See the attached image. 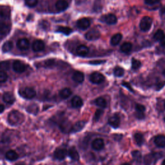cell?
Returning a JSON list of instances; mask_svg holds the SVG:
<instances>
[{"label":"cell","mask_w":165,"mask_h":165,"mask_svg":"<svg viewBox=\"0 0 165 165\" xmlns=\"http://www.w3.org/2000/svg\"><path fill=\"white\" fill-rule=\"evenodd\" d=\"M124 70L121 67H115L114 70V74L115 76L116 77H121L124 75Z\"/></svg>","instance_id":"obj_35"},{"label":"cell","mask_w":165,"mask_h":165,"mask_svg":"<svg viewBox=\"0 0 165 165\" xmlns=\"http://www.w3.org/2000/svg\"><path fill=\"white\" fill-rule=\"evenodd\" d=\"M135 141L137 145L141 146L144 143V137L142 134L141 133H137L134 136Z\"/></svg>","instance_id":"obj_31"},{"label":"cell","mask_w":165,"mask_h":165,"mask_svg":"<svg viewBox=\"0 0 165 165\" xmlns=\"http://www.w3.org/2000/svg\"><path fill=\"white\" fill-rule=\"evenodd\" d=\"M12 67L13 70L17 73H23L27 69L26 65L18 60H16L13 63Z\"/></svg>","instance_id":"obj_5"},{"label":"cell","mask_w":165,"mask_h":165,"mask_svg":"<svg viewBox=\"0 0 165 165\" xmlns=\"http://www.w3.org/2000/svg\"><path fill=\"white\" fill-rule=\"evenodd\" d=\"M132 43L129 42H126L124 43L121 45L120 50L123 53H128L132 50Z\"/></svg>","instance_id":"obj_28"},{"label":"cell","mask_w":165,"mask_h":165,"mask_svg":"<svg viewBox=\"0 0 165 165\" xmlns=\"http://www.w3.org/2000/svg\"><path fill=\"white\" fill-rule=\"evenodd\" d=\"M5 157L7 159L11 161H16L18 158V154L14 150H9L6 153Z\"/></svg>","instance_id":"obj_25"},{"label":"cell","mask_w":165,"mask_h":165,"mask_svg":"<svg viewBox=\"0 0 165 165\" xmlns=\"http://www.w3.org/2000/svg\"><path fill=\"white\" fill-rule=\"evenodd\" d=\"M122 38H123V36L121 34H120V33H118V34H115V35H114L112 38H111V41H110L112 45L113 46L118 45L120 43V41H121Z\"/></svg>","instance_id":"obj_26"},{"label":"cell","mask_w":165,"mask_h":165,"mask_svg":"<svg viewBox=\"0 0 165 165\" xmlns=\"http://www.w3.org/2000/svg\"><path fill=\"white\" fill-rule=\"evenodd\" d=\"M20 94L24 98L27 99V100H31L36 96V92L34 88L25 87L20 90Z\"/></svg>","instance_id":"obj_2"},{"label":"cell","mask_w":165,"mask_h":165,"mask_svg":"<svg viewBox=\"0 0 165 165\" xmlns=\"http://www.w3.org/2000/svg\"><path fill=\"white\" fill-rule=\"evenodd\" d=\"M132 157L134 159L135 161H137V162H139L140 161H141V154L140 153L139 151H134L132 152Z\"/></svg>","instance_id":"obj_37"},{"label":"cell","mask_w":165,"mask_h":165,"mask_svg":"<svg viewBox=\"0 0 165 165\" xmlns=\"http://www.w3.org/2000/svg\"><path fill=\"white\" fill-rule=\"evenodd\" d=\"M85 125V122L83 121H80L77 122L75 125H73L70 131V133H75L81 131Z\"/></svg>","instance_id":"obj_19"},{"label":"cell","mask_w":165,"mask_h":165,"mask_svg":"<svg viewBox=\"0 0 165 165\" xmlns=\"http://www.w3.org/2000/svg\"><path fill=\"white\" fill-rule=\"evenodd\" d=\"M154 143L159 148L165 147V136L163 135L157 136L155 137Z\"/></svg>","instance_id":"obj_20"},{"label":"cell","mask_w":165,"mask_h":165,"mask_svg":"<svg viewBox=\"0 0 165 165\" xmlns=\"http://www.w3.org/2000/svg\"><path fill=\"white\" fill-rule=\"evenodd\" d=\"M59 126L60 129L65 133L70 132L72 126L70 125V122L67 119H63L60 123Z\"/></svg>","instance_id":"obj_8"},{"label":"cell","mask_w":165,"mask_h":165,"mask_svg":"<svg viewBox=\"0 0 165 165\" xmlns=\"http://www.w3.org/2000/svg\"><path fill=\"white\" fill-rule=\"evenodd\" d=\"M45 43L41 40H36L32 44V49L34 52H41L45 49Z\"/></svg>","instance_id":"obj_13"},{"label":"cell","mask_w":165,"mask_h":165,"mask_svg":"<svg viewBox=\"0 0 165 165\" xmlns=\"http://www.w3.org/2000/svg\"><path fill=\"white\" fill-rule=\"evenodd\" d=\"M69 4L65 0H58L56 3V8L58 11H64L67 9Z\"/></svg>","instance_id":"obj_17"},{"label":"cell","mask_w":165,"mask_h":165,"mask_svg":"<svg viewBox=\"0 0 165 165\" xmlns=\"http://www.w3.org/2000/svg\"><path fill=\"white\" fill-rule=\"evenodd\" d=\"M164 109H165V101H164Z\"/></svg>","instance_id":"obj_51"},{"label":"cell","mask_w":165,"mask_h":165,"mask_svg":"<svg viewBox=\"0 0 165 165\" xmlns=\"http://www.w3.org/2000/svg\"><path fill=\"white\" fill-rule=\"evenodd\" d=\"M6 20H7L6 14L4 12L0 11V22H3Z\"/></svg>","instance_id":"obj_43"},{"label":"cell","mask_w":165,"mask_h":165,"mask_svg":"<svg viewBox=\"0 0 165 165\" xmlns=\"http://www.w3.org/2000/svg\"><path fill=\"white\" fill-rule=\"evenodd\" d=\"M3 100L6 103L11 104V105L13 104L16 101L14 95L12 92H9L4 93L3 96Z\"/></svg>","instance_id":"obj_16"},{"label":"cell","mask_w":165,"mask_h":165,"mask_svg":"<svg viewBox=\"0 0 165 165\" xmlns=\"http://www.w3.org/2000/svg\"><path fill=\"white\" fill-rule=\"evenodd\" d=\"M39 108L36 104H32L27 107V112L32 114H36L38 112Z\"/></svg>","instance_id":"obj_34"},{"label":"cell","mask_w":165,"mask_h":165,"mask_svg":"<svg viewBox=\"0 0 165 165\" xmlns=\"http://www.w3.org/2000/svg\"><path fill=\"white\" fill-rule=\"evenodd\" d=\"M90 25V21L88 19L83 18L77 21V26L81 30H86Z\"/></svg>","instance_id":"obj_11"},{"label":"cell","mask_w":165,"mask_h":165,"mask_svg":"<svg viewBox=\"0 0 165 165\" xmlns=\"http://www.w3.org/2000/svg\"><path fill=\"white\" fill-rule=\"evenodd\" d=\"M71 103L74 108H76V109L80 108V107H81L82 105H83V102H82V99L78 96H74L72 98V100L71 101Z\"/></svg>","instance_id":"obj_21"},{"label":"cell","mask_w":165,"mask_h":165,"mask_svg":"<svg viewBox=\"0 0 165 165\" xmlns=\"http://www.w3.org/2000/svg\"><path fill=\"white\" fill-rule=\"evenodd\" d=\"M72 90L69 88H65L60 90V96L62 99H67L72 95Z\"/></svg>","instance_id":"obj_27"},{"label":"cell","mask_w":165,"mask_h":165,"mask_svg":"<svg viewBox=\"0 0 165 165\" xmlns=\"http://www.w3.org/2000/svg\"><path fill=\"white\" fill-rule=\"evenodd\" d=\"M163 74L164 76H165V70H164V71L163 72Z\"/></svg>","instance_id":"obj_49"},{"label":"cell","mask_w":165,"mask_h":165,"mask_svg":"<svg viewBox=\"0 0 165 165\" xmlns=\"http://www.w3.org/2000/svg\"><path fill=\"white\" fill-rule=\"evenodd\" d=\"M160 42H161V46H163V47H165V36H164V37L163 38V39L160 41Z\"/></svg>","instance_id":"obj_46"},{"label":"cell","mask_w":165,"mask_h":165,"mask_svg":"<svg viewBox=\"0 0 165 165\" xmlns=\"http://www.w3.org/2000/svg\"><path fill=\"white\" fill-rule=\"evenodd\" d=\"M103 61H91L90 62V63L91 64H94V65H97V64H101L102 63Z\"/></svg>","instance_id":"obj_48"},{"label":"cell","mask_w":165,"mask_h":165,"mask_svg":"<svg viewBox=\"0 0 165 165\" xmlns=\"http://www.w3.org/2000/svg\"><path fill=\"white\" fill-rule=\"evenodd\" d=\"M164 121H165V117H164Z\"/></svg>","instance_id":"obj_52"},{"label":"cell","mask_w":165,"mask_h":165,"mask_svg":"<svg viewBox=\"0 0 165 165\" xmlns=\"http://www.w3.org/2000/svg\"><path fill=\"white\" fill-rule=\"evenodd\" d=\"M24 115L19 111L13 110L10 112L8 116V122L12 126H18L24 121Z\"/></svg>","instance_id":"obj_1"},{"label":"cell","mask_w":165,"mask_h":165,"mask_svg":"<svg viewBox=\"0 0 165 165\" xmlns=\"http://www.w3.org/2000/svg\"><path fill=\"white\" fill-rule=\"evenodd\" d=\"M30 46V42L26 38H22L18 41L17 42V47L20 50L25 51L27 50Z\"/></svg>","instance_id":"obj_12"},{"label":"cell","mask_w":165,"mask_h":165,"mask_svg":"<svg viewBox=\"0 0 165 165\" xmlns=\"http://www.w3.org/2000/svg\"><path fill=\"white\" fill-rule=\"evenodd\" d=\"M152 24V19L148 16H145L142 18L139 24L140 29L144 32H147L151 28Z\"/></svg>","instance_id":"obj_3"},{"label":"cell","mask_w":165,"mask_h":165,"mask_svg":"<svg viewBox=\"0 0 165 165\" xmlns=\"http://www.w3.org/2000/svg\"><path fill=\"white\" fill-rule=\"evenodd\" d=\"M136 110L137 111V113H144V112L145 111V107L142 105L137 104L136 106Z\"/></svg>","instance_id":"obj_40"},{"label":"cell","mask_w":165,"mask_h":165,"mask_svg":"<svg viewBox=\"0 0 165 165\" xmlns=\"http://www.w3.org/2000/svg\"><path fill=\"white\" fill-rule=\"evenodd\" d=\"M38 0H25V4L29 7H34L37 5Z\"/></svg>","instance_id":"obj_38"},{"label":"cell","mask_w":165,"mask_h":165,"mask_svg":"<svg viewBox=\"0 0 165 165\" xmlns=\"http://www.w3.org/2000/svg\"><path fill=\"white\" fill-rule=\"evenodd\" d=\"M67 155V151L65 148H57L54 152V158L60 161L63 160Z\"/></svg>","instance_id":"obj_9"},{"label":"cell","mask_w":165,"mask_h":165,"mask_svg":"<svg viewBox=\"0 0 165 165\" xmlns=\"http://www.w3.org/2000/svg\"><path fill=\"white\" fill-rule=\"evenodd\" d=\"M164 33L162 30H158L154 36V39L157 41H161L164 37Z\"/></svg>","instance_id":"obj_33"},{"label":"cell","mask_w":165,"mask_h":165,"mask_svg":"<svg viewBox=\"0 0 165 165\" xmlns=\"http://www.w3.org/2000/svg\"><path fill=\"white\" fill-rule=\"evenodd\" d=\"M70 158L74 161H78L79 159V155L75 147H71L68 152Z\"/></svg>","instance_id":"obj_23"},{"label":"cell","mask_w":165,"mask_h":165,"mask_svg":"<svg viewBox=\"0 0 165 165\" xmlns=\"http://www.w3.org/2000/svg\"><path fill=\"white\" fill-rule=\"evenodd\" d=\"M160 1L161 0H145V3L147 5H154V4L159 3Z\"/></svg>","instance_id":"obj_42"},{"label":"cell","mask_w":165,"mask_h":165,"mask_svg":"<svg viewBox=\"0 0 165 165\" xmlns=\"http://www.w3.org/2000/svg\"><path fill=\"white\" fill-rule=\"evenodd\" d=\"M162 164H163V165H165V159L163 161V163H162Z\"/></svg>","instance_id":"obj_50"},{"label":"cell","mask_w":165,"mask_h":165,"mask_svg":"<svg viewBox=\"0 0 165 165\" xmlns=\"http://www.w3.org/2000/svg\"><path fill=\"white\" fill-rule=\"evenodd\" d=\"M13 47V44L11 41H6V42L3 44L2 47V51L4 52H8L12 50V48Z\"/></svg>","instance_id":"obj_32"},{"label":"cell","mask_w":165,"mask_h":165,"mask_svg":"<svg viewBox=\"0 0 165 165\" xmlns=\"http://www.w3.org/2000/svg\"><path fill=\"white\" fill-rule=\"evenodd\" d=\"M122 85L124 86V87H127V88L130 90V91H131V92H134V90H133L132 88V87H131V85L129 84V82H123Z\"/></svg>","instance_id":"obj_44"},{"label":"cell","mask_w":165,"mask_h":165,"mask_svg":"<svg viewBox=\"0 0 165 165\" xmlns=\"http://www.w3.org/2000/svg\"><path fill=\"white\" fill-rule=\"evenodd\" d=\"M109 125L114 128H117L119 127V124H120V118L118 116L117 114H115L111 118H109Z\"/></svg>","instance_id":"obj_15"},{"label":"cell","mask_w":165,"mask_h":165,"mask_svg":"<svg viewBox=\"0 0 165 165\" xmlns=\"http://www.w3.org/2000/svg\"><path fill=\"white\" fill-rule=\"evenodd\" d=\"M160 16L161 17L165 20V7H163L160 11Z\"/></svg>","instance_id":"obj_45"},{"label":"cell","mask_w":165,"mask_h":165,"mask_svg":"<svg viewBox=\"0 0 165 165\" xmlns=\"http://www.w3.org/2000/svg\"><path fill=\"white\" fill-rule=\"evenodd\" d=\"M8 79V76L5 72L0 70V82H4Z\"/></svg>","instance_id":"obj_39"},{"label":"cell","mask_w":165,"mask_h":165,"mask_svg":"<svg viewBox=\"0 0 165 165\" xmlns=\"http://www.w3.org/2000/svg\"><path fill=\"white\" fill-rule=\"evenodd\" d=\"M103 111L101 109H99L97 110L96 113H95V115H94V119L97 121H98L99 119H100V118L101 117V115H103Z\"/></svg>","instance_id":"obj_41"},{"label":"cell","mask_w":165,"mask_h":165,"mask_svg":"<svg viewBox=\"0 0 165 165\" xmlns=\"http://www.w3.org/2000/svg\"><path fill=\"white\" fill-rule=\"evenodd\" d=\"M72 79L75 82H78V83H81V82L84 81V79H85L84 74L81 72L77 71L74 73L73 76H72Z\"/></svg>","instance_id":"obj_22"},{"label":"cell","mask_w":165,"mask_h":165,"mask_svg":"<svg viewBox=\"0 0 165 165\" xmlns=\"http://www.w3.org/2000/svg\"><path fill=\"white\" fill-rule=\"evenodd\" d=\"M104 146H105L104 141L101 138L96 139L92 143V148L96 151H100L102 150L104 148Z\"/></svg>","instance_id":"obj_10"},{"label":"cell","mask_w":165,"mask_h":165,"mask_svg":"<svg viewBox=\"0 0 165 165\" xmlns=\"http://www.w3.org/2000/svg\"><path fill=\"white\" fill-rule=\"evenodd\" d=\"M10 31V27L4 22H0V35H7Z\"/></svg>","instance_id":"obj_24"},{"label":"cell","mask_w":165,"mask_h":165,"mask_svg":"<svg viewBox=\"0 0 165 165\" xmlns=\"http://www.w3.org/2000/svg\"><path fill=\"white\" fill-rule=\"evenodd\" d=\"M141 66V63L139 60L136 59H132V67L134 70H137L139 69Z\"/></svg>","instance_id":"obj_36"},{"label":"cell","mask_w":165,"mask_h":165,"mask_svg":"<svg viewBox=\"0 0 165 165\" xmlns=\"http://www.w3.org/2000/svg\"><path fill=\"white\" fill-rule=\"evenodd\" d=\"M88 52H89V49L85 45H79L76 48V53L79 56L84 57L87 56L88 54Z\"/></svg>","instance_id":"obj_18"},{"label":"cell","mask_w":165,"mask_h":165,"mask_svg":"<svg viewBox=\"0 0 165 165\" xmlns=\"http://www.w3.org/2000/svg\"><path fill=\"white\" fill-rule=\"evenodd\" d=\"M57 31L58 32L62 33V34H63L66 36L70 35L72 32V29H70L69 27H60L58 29H57Z\"/></svg>","instance_id":"obj_30"},{"label":"cell","mask_w":165,"mask_h":165,"mask_svg":"<svg viewBox=\"0 0 165 165\" xmlns=\"http://www.w3.org/2000/svg\"><path fill=\"white\" fill-rule=\"evenodd\" d=\"M100 32L96 29H92L88 31L85 34V38L88 41H95L100 38Z\"/></svg>","instance_id":"obj_6"},{"label":"cell","mask_w":165,"mask_h":165,"mask_svg":"<svg viewBox=\"0 0 165 165\" xmlns=\"http://www.w3.org/2000/svg\"><path fill=\"white\" fill-rule=\"evenodd\" d=\"M105 80V76L100 72H94L90 76V81L94 84H100Z\"/></svg>","instance_id":"obj_4"},{"label":"cell","mask_w":165,"mask_h":165,"mask_svg":"<svg viewBox=\"0 0 165 165\" xmlns=\"http://www.w3.org/2000/svg\"><path fill=\"white\" fill-rule=\"evenodd\" d=\"M5 110V106L3 105H0V114L3 112Z\"/></svg>","instance_id":"obj_47"},{"label":"cell","mask_w":165,"mask_h":165,"mask_svg":"<svg viewBox=\"0 0 165 165\" xmlns=\"http://www.w3.org/2000/svg\"><path fill=\"white\" fill-rule=\"evenodd\" d=\"M96 104L97 106L100 107L101 109H105L107 106L106 101L103 97H98L96 100Z\"/></svg>","instance_id":"obj_29"},{"label":"cell","mask_w":165,"mask_h":165,"mask_svg":"<svg viewBox=\"0 0 165 165\" xmlns=\"http://www.w3.org/2000/svg\"><path fill=\"white\" fill-rule=\"evenodd\" d=\"M159 158H161L159 154H148V155L145 157V161L146 164H154Z\"/></svg>","instance_id":"obj_14"},{"label":"cell","mask_w":165,"mask_h":165,"mask_svg":"<svg viewBox=\"0 0 165 165\" xmlns=\"http://www.w3.org/2000/svg\"><path fill=\"white\" fill-rule=\"evenodd\" d=\"M101 20L103 21L109 25H114L118 21L116 16L112 14H109L103 16L101 18Z\"/></svg>","instance_id":"obj_7"}]
</instances>
